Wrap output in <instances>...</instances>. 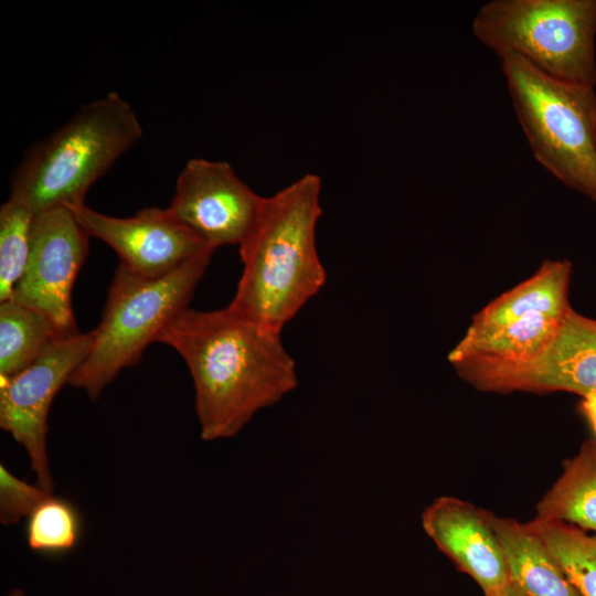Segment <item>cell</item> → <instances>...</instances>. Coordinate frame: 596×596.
Segmentation results:
<instances>
[{
    "mask_svg": "<svg viewBox=\"0 0 596 596\" xmlns=\"http://www.w3.org/2000/svg\"><path fill=\"white\" fill-rule=\"evenodd\" d=\"M184 360L195 392L203 440L235 437L262 409L279 403L298 384L294 358L279 333L230 306L187 308L160 333Z\"/></svg>",
    "mask_w": 596,
    "mask_h": 596,
    "instance_id": "6da1fadb",
    "label": "cell"
},
{
    "mask_svg": "<svg viewBox=\"0 0 596 596\" xmlns=\"http://www.w3.org/2000/svg\"><path fill=\"white\" fill-rule=\"evenodd\" d=\"M321 188V178L308 172L262 196L238 245L243 269L228 306L279 334L327 281L316 242Z\"/></svg>",
    "mask_w": 596,
    "mask_h": 596,
    "instance_id": "7a4b0ae2",
    "label": "cell"
},
{
    "mask_svg": "<svg viewBox=\"0 0 596 596\" xmlns=\"http://www.w3.org/2000/svg\"><path fill=\"white\" fill-rule=\"evenodd\" d=\"M571 275L568 260H544L532 276L478 311L448 354L458 375L483 392H514L572 309Z\"/></svg>",
    "mask_w": 596,
    "mask_h": 596,
    "instance_id": "3957f363",
    "label": "cell"
},
{
    "mask_svg": "<svg viewBox=\"0 0 596 596\" xmlns=\"http://www.w3.org/2000/svg\"><path fill=\"white\" fill-rule=\"evenodd\" d=\"M141 136L137 114L118 93L83 104L29 148L12 173L9 199L34 214L84 203L88 189Z\"/></svg>",
    "mask_w": 596,
    "mask_h": 596,
    "instance_id": "277c9868",
    "label": "cell"
},
{
    "mask_svg": "<svg viewBox=\"0 0 596 596\" xmlns=\"http://www.w3.org/2000/svg\"><path fill=\"white\" fill-rule=\"evenodd\" d=\"M215 249L207 248L173 272L143 277L121 265L115 270L92 350L70 379L96 401L125 368L137 364L145 349L189 308Z\"/></svg>",
    "mask_w": 596,
    "mask_h": 596,
    "instance_id": "5b68a950",
    "label": "cell"
},
{
    "mask_svg": "<svg viewBox=\"0 0 596 596\" xmlns=\"http://www.w3.org/2000/svg\"><path fill=\"white\" fill-rule=\"evenodd\" d=\"M518 120L535 159L596 201V92L551 77L514 54L499 56Z\"/></svg>",
    "mask_w": 596,
    "mask_h": 596,
    "instance_id": "8992f818",
    "label": "cell"
},
{
    "mask_svg": "<svg viewBox=\"0 0 596 596\" xmlns=\"http://www.w3.org/2000/svg\"><path fill=\"white\" fill-rule=\"evenodd\" d=\"M473 35L499 56L514 54L565 82L596 85V0H493Z\"/></svg>",
    "mask_w": 596,
    "mask_h": 596,
    "instance_id": "52a82bcc",
    "label": "cell"
},
{
    "mask_svg": "<svg viewBox=\"0 0 596 596\" xmlns=\"http://www.w3.org/2000/svg\"><path fill=\"white\" fill-rule=\"evenodd\" d=\"M94 340V330L56 337L26 369L0 376V427L25 449L36 485L49 492L54 488L46 444L50 407L89 354Z\"/></svg>",
    "mask_w": 596,
    "mask_h": 596,
    "instance_id": "ba28073f",
    "label": "cell"
},
{
    "mask_svg": "<svg viewBox=\"0 0 596 596\" xmlns=\"http://www.w3.org/2000/svg\"><path fill=\"white\" fill-rule=\"evenodd\" d=\"M88 237L67 206L34 214L29 260L11 298L47 318L62 337L79 332L72 290L88 253Z\"/></svg>",
    "mask_w": 596,
    "mask_h": 596,
    "instance_id": "9c48e42d",
    "label": "cell"
},
{
    "mask_svg": "<svg viewBox=\"0 0 596 596\" xmlns=\"http://www.w3.org/2000/svg\"><path fill=\"white\" fill-rule=\"evenodd\" d=\"M262 196L226 161L190 159L178 175L167 207L170 215L207 246L240 245Z\"/></svg>",
    "mask_w": 596,
    "mask_h": 596,
    "instance_id": "30bf717a",
    "label": "cell"
},
{
    "mask_svg": "<svg viewBox=\"0 0 596 596\" xmlns=\"http://www.w3.org/2000/svg\"><path fill=\"white\" fill-rule=\"evenodd\" d=\"M67 207L89 236L116 252L119 265L143 277L164 276L212 248L175 221L167 207H143L128 217L106 215L85 202Z\"/></svg>",
    "mask_w": 596,
    "mask_h": 596,
    "instance_id": "8fae6325",
    "label": "cell"
},
{
    "mask_svg": "<svg viewBox=\"0 0 596 596\" xmlns=\"http://www.w3.org/2000/svg\"><path fill=\"white\" fill-rule=\"evenodd\" d=\"M422 525L437 549L488 596L510 583L503 549L488 511L455 497H439L422 513Z\"/></svg>",
    "mask_w": 596,
    "mask_h": 596,
    "instance_id": "7c38bea8",
    "label": "cell"
},
{
    "mask_svg": "<svg viewBox=\"0 0 596 596\" xmlns=\"http://www.w3.org/2000/svg\"><path fill=\"white\" fill-rule=\"evenodd\" d=\"M515 391L570 392L596 398V319L571 309L552 345Z\"/></svg>",
    "mask_w": 596,
    "mask_h": 596,
    "instance_id": "4fadbf2b",
    "label": "cell"
},
{
    "mask_svg": "<svg viewBox=\"0 0 596 596\" xmlns=\"http://www.w3.org/2000/svg\"><path fill=\"white\" fill-rule=\"evenodd\" d=\"M488 517L503 549L510 582L524 596H582L530 522L489 511Z\"/></svg>",
    "mask_w": 596,
    "mask_h": 596,
    "instance_id": "5bb4252c",
    "label": "cell"
},
{
    "mask_svg": "<svg viewBox=\"0 0 596 596\" xmlns=\"http://www.w3.org/2000/svg\"><path fill=\"white\" fill-rule=\"evenodd\" d=\"M535 520L562 522L596 533V440L563 464V472L536 504Z\"/></svg>",
    "mask_w": 596,
    "mask_h": 596,
    "instance_id": "9a60e30c",
    "label": "cell"
},
{
    "mask_svg": "<svg viewBox=\"0 0 596 596\" xmlns=\"http://www.w3.org/2000/svg\"><path fill=\"white\" fill-rule=\"evenodd\" d=\"M56 337L62 336L40 312L12 299L0 302V376L26 369Z\"/></svg>",
    "mask_w": 596,
    "mask_h": 596,
    "instance_id": "2e32d148",
    "label": "cell"
},
{
    "mask_svg": "<svg viewBox=\"0 0 596 596\" xmlns=\"http://www.w3.org/2000/svg\"><path fill=\"white\" fill-rule=\"evenodd\" d=\"M534 531L582 596H596V534L574 525L533 520Z\"/></svg>",
    "mask_w": 596,
    "mask_h": 596,
    "instance_id": "e0dca14e",
    "label": "cell"
},
{
    "mask_svg": "<svg viewBox=\"0 0 596 596\" xmlns=\"http://www.w3.org/2000/svg\"><path fill=\"white\" fill-rule=\"evenodd\" d=\"M83 521L76 505L52 493L26 518L25 540L38 553L58 555L73 550L79 542Z\"/></svg>",
    "mask_w": 596,
    "mask_h": 596,
    "instance_id": "ac0fdd59",
    "label": "cell"
},
{
    "mask_svg": "<svg viewBox=\"0 0 596 596\" xmlns=\"http://www.w3.org/2000/svg\"><path fill=\"white\" fill-rule=\"evenodd\" d=\"M34 213L8 199L0 207V302L10 300L25 270Z\"/></svg>",
    "mask_w": 596,
    "mask_h": 596,
    "instance_id": "d6986e66",
    "label": "cell"
},
{
    "mask_svg": "<svg viewBox=\"0 0 596 596\" xmlns=\"http://www.w3.org/2000/svg\"><path fill=\"white\" fill-rule=\"evenodd\" d=\"M52 492L31 485L0 465V522L12 525L26 519Z\"/></svg>",
    "mask_w": 596,
    "mask_h": 596,
    "instance_id": "ffe728a7",
    "label": "cell"
},
{
    "mask_svg": "<svg viewBox=\"0 0 596 596\" xmlns=\"http://www.w3.org/2000/svg\"><path fill=\"white\" fill-rule=\"evenodd\" d=\"M582 412L593 430V438L596 440V398L584 400Z\"/></svg>",
    "mask_w": 596,
    "mask_h": 596,
    "instance_id": "44dd1931",
    "label": "cell"
},
{
    "mask_svg": "<svg viewBox=\"0 0 596 596\" xmlns=\"http://www.w3.org/2000/svg\"><path fill=\"white\" fill-rule=\"evenodd\" d=\"M488 596H524L511 582L503 588Z\"/></svg>",
    "mask_w": 596,
    "mask_h": 596,
    "instance_id": "7402d4cb",
    "label": "cell"
},
{
    "mask_svg": "<svg viewBox=\"0 0 596 596\" xmlns=\"http://www.w3.org/2000/svg\"><path fill=\"white\" fill-rule=\"evenodd\" d=\"M7 596H25L24 592L21 589H12Z\"/></svg>",
    "mask_w": 596,
    "mask_h": 596,
    "instance_id": "603a6c76",
    "label": "cell"
}]
</instances>
